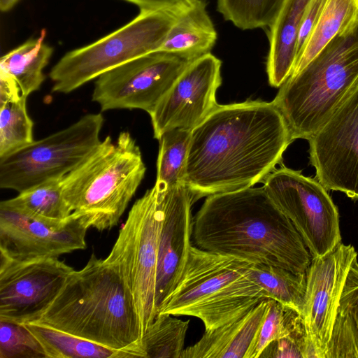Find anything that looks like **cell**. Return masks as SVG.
<instances>
[{
  "label": "cell",
  "mask_w": 358,
  "mask_h": 358,
  "mask_svg": "<svg viewBox=\"0 0 358 358\" xmlns=\"http://www.w3.org/2000/svg\"><path fill=\"white\" fill-rule=\"evenodd\" d=\"M273 101L218 105L191 134L183 182L194 202L263 182L293 141Z\"/></svg>",
  "instance_id": "1"
},
{
  "label": "cell",
  "mask_w": 358,
  "mask_h": 358,
  "mask_svg": "<svg viewBox=\"0 0 358 358\" xmlns=\"http://www.w3.org/2000/svg\"><path fill=\"white\" fill-rule=\"evenodd\" d=\"M194 245L252 264L306 272L312 256L292 222L264 187L207 196L193 217Z\"/></svg>",
  "instance_id": "2"
},
{
  "label": "cell",
  "mask_w": 358,
  "mask_h": 358,
  "mask_svg": "<svg viewBox=\"0 0 358 358\" xmlns=\"http://www.w3.org/2000/svg\"><path fill=\"white\" fill-rule=\"evenodd\" d=\"M35 322L145 358L133 295L120 272L94 253Z\"/></svg>",
  "instance_id": "3"
},
{
  "label": "cell",
  "mask_w": 358,
  "mask_h": 358,
  "mask_svg": "<svg viewBox=\"0 0 358 358\" xmlns=\"http://www.w3.org/2000/svg\"><path fill=\"white\" fill-rule=\"evenodd\" d=\"M251 264L192 245L183 273L158 314L196 317L205 330L240 318L268 299L250 274Z\"/></svg>",
  "instance_id": "4"
},
{
  "label": "cell",
  "mask_w": 358,
  "mask_h": 358,
  "mask_svg": "<svg viewBox=\"0 0 358 358\" xmlns=\"http://www.w3.org/2000/svg\"><path fill=\"white\" fill-rule=\"evenodd\" d=\"M146 171L139 146L128 131L113 141L108 136L62 180L71 210L98 231L115 227Z\"/></svg>",
  "instance_id": "5"
},
{
  "label": "cell",
  "mask_w": 358,
  "mask_h": 358,
  "mask_svg": "<svg viewBox=\"0 0 358 358\" xmlns=\"http://www.w3.org/2000/svg\"><path fill=\"white\" fill-rule=\"evenodd\" d=\"M358 84V24L335 36L280 87L273 102L292 139L309 140Z\"/></svg>",
  "instance_id": "6"
},
{
  "label": "cell",
  "mask_w": 358,
  "mask_h": 358,
  "mask_svg": "<svg viewBox=\"0 0 358 358\" xmlns=\"http://www.w3.org/2000/svg\"><path fill=\"white\" fill-rule=\"evenodd\" d=\"M188 0L162 9H140L124 26L66 53L52 68V92L68 94L103 73L157 51Z\"/></svg>",
  "instance_id": "7"
},
{
  "label": "cell",
  "mask_w": 358,
  "mask_h": 358,
  "mask_svg": "<svg viewBox=\"0 0 358 358\" xmlns=\"http://www.w3.org/2000/svg\"><path fill=\"white\" fill-rule=\"evenodd\" d=\"M164 191L154 185L136 201L104 259L120 272L133 295L142 338L157 315L156 275Z\"/></svg>",
  "instance_id": "8"
},
{
  "label": "cell",
  "mask_w": 358,
  "mask_h": 358,
  "mask_svg": "<svg viewBox=\"0 0 358 358\" xmlns=\"http://www.w3.org/2000/svg\"><path fill=\"white\" fill-rule=\"evenodd\" d=\"M104 118L87 114L70 126L0 158V187L18 193L64 178L97 148Z\"/></svg>",
  "instance_id": "9"
},
{
  "label": "cell",
  "mask_w": 358,
  "mask_h": 358,
  "mask_svg": "<svg viewBox=\"0 0 358 358\" xmlns=\"http://www.w3.org/2000/svg\"><path fill=\"white\" fill-rule=\"evenodd\" d=\"M262 182L300 234L312 258L325 255L341 243L338 208L317 180L282 166Z\"/></svg>",
  "instance_id": "10"
},
{
  "label": "cell",
  "mask_w": 358,
  "mask_h": 358,
  "mask_svg": "<svg viewBox=\"0 0 358 358\" xmlns=\"http://www.w3.org/2000/svg\"><path fill=\"white\" fill-rule=\"evenodd\" d=\"M192 62L160 50L136 57L99 76L92 99L101 111L141 109L150 115Z\"/></svg>",
  "instance_id": "11"
},
{
  "label": "cell",
  "mask_w": 358,
  "mask_h": 358,
  "mask_svg": "<svg viewBox=\"0 0 358 358\" xmlns=\"http://www.w3.org/2000/svg\"><path fill=\"white\" fill-rule=\"evenodd\" d=\"M308 142L315 178L358 199V84Z\"/></svg>",
  "instance_id": "12"
},
{
  "label": "cell",
  "mask_w": 358,
  "mask_h": 358,
  "mask_svg": "<svg viewBox=\"0 0 358 358\" xmlns=\"http://www.w3.org/2000/svg\"><path fill=\"white\" fill-rule=\"evenodd\" d=\"M89 226L73 212L65 220L32 217L0 204V260L26 262L86 248Z\"/></svg>",
  "instance_id": "13"
},
{
  "label": "cell",
  "mask_w": 358,
  "mask_h": 358,
  "mask_svg": "<svg viewBox=\"0 0 358 358\" xmlns=\"http://www.w3.org/2000/svg\"><path fill=\"white\" fill-rule=\"evenodd\" d=\"M73 270L58 258L0 260V320L21 324L36 322Z\"/></svg>",
  "instance_id": "14"
},
{
  "label": "cell",
  "mask_w": 358,
  "mask_h": 358,
  "mask_svg": "<svg viewBox=\"0 0 358 358\" xmlns=\"http://www.w3.org/2000/svg\"><path fill=\"white\" fill-rule=\"evenodd\" d=\"M222 61L211 52L190 63L150 114L154 138L166 131H192L219 105Z\"/></svg>",
  "instance_id": "15"
},
{
  "label": "cell",
  "mask_w": 358,
  "mask_h": 358,
  "mask_svg": "<svg viewBox=\"0 0 358 358\" xmlns=\"http://www.w3.org/2000/svg\"><path fill=\"white\" fill-rule=\"evenodd\" d=\"M355 248L340 243L325 255L312 258L306 272L301 315L315 358H325L344 283L353 260Z\"/></svg>",
  "instance_id": "16"
},
{
  "label": "cell",
  "mask_w": 358,
  "mask_h": 358,
  "mask_svg": "<svg viewBox=\"0 0 358 358\" xmlns=\"http://www.w3.org/2000/svg\"><path fill=\"white\" fill-rule=\"evenodd\" d=\"M194 198L184 183L164 191V213L159 237L155 303L158 310L185 270L193 232Z\"/></svg>",
  "instance_id": "17"
},
{
  "label": "cell",
  "mask_w": 358,
  "mask_h": 358,
  "mask_svg": "<svg viewBox=\"0 0 358 358\" xmlns=\"http://www.w3.org/2000/svg\"><path fill=\"white\" fill-rule=\"evenodd\" d=\"M271 303L266 299L247 313L213 330L183 350L180 358H250Z\"/></svg>",
  "instance_id": "18"
},
{
  "label": "cell",
  "mask_w": 358,
  "mask_h": 358,
  "mask_svg": "<svg viewBox=\"0 0 358 358\" xmlns=\"http://www.w3.org/2000/svg\"><path fill=\"white\" fill-rule=\"evenodd\" d=\"M310 0H285L268 27L269 49L266 72L269 85L280 87L291 76L296 60V45L302 19Z\"/></svg>",
  "instance_id": "19"
},
{
  "label": "cell",
  "mask_w": 358,
  "mask_h": 358,
  "mask_svg": "<svg viewBox=\"0 0 358 358\" xmlns=\"http://www.w3.org/2000/svg\"><path fill=\"white\" fill-rule=\"evenodd\" d=\"M217 39L205 1L188 0L159 50L194 61L210 52Z\"/></svg>",
  "instance_id": "20"
},
{
  "label": "cell",
  "mask_w": 358,
  "mask_h": 358,
  "mask_svg": "<svg viewBox=\"0 0 358 358\" xmlns=\"http://www.w3.org/2000/svg\"><path fill=\"white\" fill-rule=\"evenodd\" d=\"M325 358H358V262L349 269Z\"/></svg>",
  "instance_id": "21"
},
{
  "label": "cell",
  "mask_w": 358,
  "mask_h": 358,
  "mask_svg": "<svg viewBox=\"0 0 358 358\" xmlns=\"http://www.w3.org/2000/svg\"><path fill=\"white\" fill-rule=\"evenodd\" d=\"M46 30L11 50L1 57L0 72L10 76L27 97L39 90L45 80L43 70L52 55L53 49L45 42Z\"/></svg>",
  "instance_id": "22"
},
{
  "label": "cell",
  "mask_w": 358,
  "mask_h": 358,
  "mask_svg": "<svg viewBox=\"0 0 358 358\" xmlns=\"http://www.w3.org/2000/svg\"><path fill=\"white\" fill-rule=\"evenodd\" d=\"M358 24V0H326L291 76L301 71L335 36Z\"/></svg>",
  "instance_id": "23"
},
{
  "label": "cell",
  "mask_w": 358,
  "mask_h": 358,
  "mask_svg": "<svg viewBox=\"0 0 358 358\" xmlns=\"http://www.w3.org/2000/svg\"><path fill=\"white\" fill-rule=\"evenodd\" d=\"M42 345L47 358H134L117 350L36 322L24 324Z\"/></svg>",
  "instance_id": "24"
},
{
  "label": "cell",
  "mask_w": 358,
  "mask_h": 358,
  "mask_svg": "<svg viewBox=\"0 0 358 358\" xmlns=\"http://www.w3.org/2000/svg\"><path fill=\"white\" fill-rule=\"evenodd\" d=\"M63 178L50 180L19 193L14 198L2 201L0 204L38 218L65 220L73 211L62 194Z\"/></svg>",
  "instance_id": "25"
},
{
  "label": "cell",
  "mask_w": 358,
  "mask_h": 358,
  "mask_svg": "<svg viewBox=\"0 0 358 358\" xmlns=\"http://www.w3.org/2000/svg\"><path fill=\"white\" fill-rule=\"evenodd\" d=\"M250 274L272 299L302 313L306 287V273H294L272 265L251 264Z\"/></svg>",
  "instance_id": "26"
},
{
  "label": "cell",
  "mask_w": 358,
  "mask_h": 358,
  "mask_svg": "<svg viewBox=\"0 0 358 358\" xmlns=\"http://www.w3.org/2000/svg\"><path fill=\"white\" fill-rule=\"evenodd\" d=\"M192 131L173 129L165 131L158 139L155 185L168 189L182 184ZM185 184V183H184Z\"/></svg>",
  "instance_id": "27"
},
{
  "label": "cell",
  "mask_w": 358,
  "mask_h": 358,
  "mask_svg": "<svg viewBox=\"0 0 358 358\" xmlns=\"http://www.w3.org/2000/svg\"><path fill=\"white\" fill-rule=\"evenodd\" d=\"M189 320L158 314L142 338L145 358H180Z\"/></svg>",
  "instance_id": "28"
},
{
  "label": "cell",
  "mask_w": 358,
  "mask_h": 358,
  "mask_svg": "<svg viewBox=\"0 0 358 358\" xmlns=\"http://www.w3.org/2000/svg\"><path fill=\"white\" fill-rule=\"evenodd\" d=\"M26 96L0 103V158L34 141V122L28 115Z\"/></svg>",
  "instance_id": "29"
},
{
  "label": "cell",
  "mask_w": 358,
  "mask_h": 358,
  "mask_svg": "<svg viewBox=\"0 0 358 358\" xmlns=\"http://www.w3.org/2000/svg\"><path fill=\"white\" fill-rule=\"evenodd\" d=\"M289 336H307L302 315L294 308L271 299L250 358H259L271 342Z\"/></svg>",
  "instance_id": "30"
},
{
  "label": "cell",
  "mask_w": 358,
  "mask_h": 358,
  "mask_svg": "<svg viewBox=\"0 0 358 358\" xmlns=\"http://www.w3.org/2000/svg\"><path fill=\"white\" fill-rule=\"evenodd\" d=\"M285 0H217V10L242 30L268 27Z\"/></svg>",
  "instance_id": "31"
},
{
  "label": "cell",
  "mask_w": 358,
  "mask_h": 358,
  "mask_svg": "<svg viewBox=\"0 0 358 358\" xmlns=\"http://www.w3.org/2000/svg\"><path fill=\"white\" fill-rule=\"evenodd\" d=\"M47 358L45 351L24 325L0 320V358Z\"/></svg>",
  "instance_id": "32"
},
{
  "label": "cell",
  "mask_w": 358,
  "mask_h": 358,
  "mask_svg": "<svg viewBox=\"0 0 358 358\" xmlns=\"http://www.w3.org/2000/svg\"><path fill=\"white\" fill-rule=\"evenodd\" d=\"M315 358L307 336H289L271 342L259 358Z\"/></svg>",
  "instance_id": "33"
},
{
  "label": "cell",
  "mask_w": 358,
  "mask_h": 358,
  "mask_svg": "<svg viewBox=\"0 0 358 358\" xmlns=\"http://www.w3.org/2000/svg\"><path fill=\"white\" fill-rule=\"evenodd\" d=\"M325 2L326 0H310L306 8L298 36L296 60L318 20Z\"/></svg>",
  "instance_id": "34"
},
{
  "label": "cell",
  "mask_w": 358,
  "mask_h": 358,
  "mask_svg": "<svg viewBox=\"0 0 358 358\" xmlns=\"http://www.w3.org/2000/svg\"><path fill=\"white\" fill-rule=\"evenodd\" d=\"M22 96L16 82L8 75L0 72V103L15 100Z\"/></svg>",
  "instance_id": "35"
},
{
  "label": "cell",
  "mask_w": 358,
  "mask_h": 358,
  "mask_svg": "<svg viewBox=\"0 0 358 358\" xmlns=\"http://www.w3.org/2000/svg\"><path fill=\"white\" fill-rule=\"evenodd\" d=\"M134 3L140 9H162L171 7L180 0H124Z\"/></svg>",
  "instance_id": "36"
},
{
  "label": "cell",
  "mask_w": 358,
  "mask_h": 358,
  "mask_svg": "<svg viewBox=\"0 0 358 358\" xmlns=\"http://www.w3.org/2000/svg\"><path fill=\"white\" fill-rule=\"evenodd\" d=\"M18 0H0V8L1 11H8L12 8Z\"/></svg>",
  "instance_id": "37"
}]
</instances>
